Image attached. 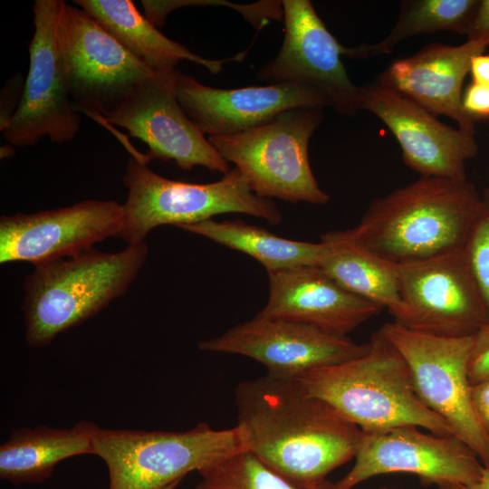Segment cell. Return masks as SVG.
<instances>
[{
  "instance_id": "cell-8",
  "label": "cell",
  "mask_w": 489,
  "mask_h": 489,
  "mask_svg": "<svg viewBox=\"0 0 489 489\" xmlns=\"http://www.w3.org/2000/svg\"><path fill=\"white\" fill-rule=\"evenodd\" d=\"M64 5L62 0H36L33 5L28 73L17 109L1 130L12 146H31L44 137L62 144L80 129L81 115L70 96L62 48Z\"/></svg>"
},
{
  "instance_id": "cell-20",
  "label": "cell",
  "mask_w": 489,
  "mask_h": 489,
  "mask_svg": "<svg viewBox=\"0 0 489 489\" xmlns=\"http://www.w3.org/2000/svg\"><path fill=\"white\" fill-rule=\"evenodd\" d=\"M488 45L467 40L460 45L430 43L415 54L392 62L378 83L412 100L432 114L449 117L457 128L474 133L476 120L463 108V83L474 55Z\"/></svg>"
},
{
  "instance_id": "cell-16",
  "label": "cell",
  "mask_w": 489,
  "mask_h": 489,
  "mask_svg": "<svg viewBox=\"0 0 489 489\" xmlns=\"http://www.w3.org/2000/svg\"><path fill=\"white\" fill-rule=\"evenodd\" d=\"M204 351L231 353L262 363L267 373L295 379L308 371L363 355L368 343L313 326L257 314L222 335L198 343Z\"/></svg>"
},
{
  "instance_id": "cell-2",
  "label": "cell",
  "mask_w": 489,
  "mask_h": 489,
  "mask_svg": "<svg viewBox=\"0 0 489 489\" xmlns=\"http://www.w3.org/2000/svg\"><path fill=\"white\" fill-rule=\"evenodd\" d=\"M480 206L467 178L420 176L373 199L350 231L383 259L416 262L464 248Z\"/></svg>"
},
{
  "instance_id": "cell-36",
  "label": "cell",
  "mask_w": 489,
  "mask_h": 489,
  "mask_svg": "<svg viewBox=\"0 0 489 489\" xmlns=\"http://www.w3.org/2000/svg\"><path fill=\"white\" fill-rule=\"evenodd\" d=\"M379 489H392V488H388V487H380Z\"/></svg>"
},
{
  "instance_id": "cell-17",
  "label": "cell",
  "mask_w": 489,
  "mask_h": 489,
  "mask_svg": "<svg viewBox=\"0 0 489 489\" xmlns=\"http://www.w3.org/2000/svg\"><path fill=\"white\" fill-rule=\"evenodd\" d=\"M360 110L393 133L407 166L424 177L466 178L465 163L478 151L475 134L452 128L401 93L379 83L360 87Z\"/></svg>"
},
{
  "instance_id": "cell-13",
  "label": "cell",
  "mask_w": 489,
  "mask_h": 489,
  "mask_svg": "<svg viewBox=\"0 0 489 489\" xmlns=\"http://www.w3.org/2000/svg\"><path fill=\"white\" fill-rule=\"evenodd\" d=\"M62 38L70 96L80 113L103 116L154 72L79 6L65 3Z\"/></svg>"
},
{
  "instance_id": "cell-11",
  "label": "cell",
  "mask_w": 489,
  "mask_h": 489,
  "mask_svg": "<svg viewBox=\"0 0 489 489\" xmlns=\"http://www.w3.org/2000/svg\"><path fill=\"white\" fill-rule=\"evenodd\" d=\"M397 270L406 305V314L397 323L432 335L463 338L474 336L489 322L464 248L397 264Z\"/></svg>"
},
{
  "instance_id": "cell-1",
  "label": "cell",
  "mask_w": 489,
  "mask_h": 489,
  "mask_svg": "<svg viewBox=\"0 0 489 489\" xmlns=\"http://www.w3.org/2000/svg\"><path fill=\"white\" fill-rule=\"evenodd\" d=\"M235 400L246 450L301 488L322 484L353 459L363 436L359 427L295 379L266 372L241 382Z\"/></svg>"
},
{
  "instance_id": "cell-19",
  "label": "cell",
  "mask_w": 489,
  "mask_h": 489,
  "mask_svg": "<svg viewBox=\"0 0 489 489\" xmlns=\"http://www.w3.org/2000/svg\"><path fill=\"white\" fill-rule=\"evenodd\" d=\"M269 297L258 313L346 336L382 308L344 289L319 266L268 273Z\"/></svg>"
},
{
  "instance_id": "cell-14",
  "label": "cell",
  "mask_w": 489,
  "mask_h": 489,
  "mask_svg": "<svg viewBox=\"0 0 489 489\" xmlns=\"http://www.w3.org/2000/svg\"><path fill=\"white\" fill-rule=\"evenodd\" d=\"M351 469L337 489H352L373 476L408 473L425 485L471 484L484 469L475 453L455 436L425 433L416 426L363 432Z\"/></svg>"
},
{
  "instance_id": "cell-12",
  "label": "cell",
  "mask_w": 489,
  "mask_h": 489,
  "mask_svg": "<svg viewBox=\"0 0 489 489\" xmlns=\"http://www.w3.org/2000/svg\"><path fill=\"white\" fill-rule=\"evenodd\" d=\"M180 72H154L138 84L124 101L102 117L144 142L152 159L173 160L181 169L206 168L224 175L228 162L187 116L176 94Z\"/></svg>"
},
{
  "instance_id": "cell-25",
  "label": "cell",
  "mask_w": 489,
  "mask_h": 489,
  "mask_svg": "<svg viewBox=\"0 0 489 489\" xmlns=\"http://www.w3.org/2000/svg\"><path fill=\"white\" fill-rule=\"evenodd\" d=\"M479 0L403 1L390 33L377 43L369 44L370 56L386 55L402 41L419 34L452 31L467 34Z\"/></svg>"
},
{
  "instance_id": "cell-33",
  "label": "cell",
  "mask_w": 489,
  "mask_h": 489,
  "mask_svg": "<svg viewBox=\"0 0 489 489\" xmlns=\"http://www.w3.org/2000/svg\"><path fill=\"white\" fill-rule=\"evenodd\" d=\"M436 487L437 489H489V469L484 467L481 477L471 484L444 483Z\"/></svg>"
},
{
  "instance_id": "cell-34",
  "label": "cell",
  "mask_w": 489,
  "mask_h": 489,
  "mask_svg": "<svg viewBox=\"0 0 489 489\" xmlns=\"http://www.w3.org/2000/svg\"><path fill=\"white\" fill-rule=\"evenodd\" d=\"M11 151H14L12 145H8L1 148V158H5L12 156Z\"/></svg>"
},
{
  "instance_id": "cell-3",
  "label": "cell",
  "mask_w": 489,
  "mask_h": 489,
  "mask_svg": "<svg viewBox=\"0 0 489 489\" xmlns=\"http://www.w3.org/2000/svg\"><path fill=\"white\" fill-rule=\"evenodd\" d=\"M367 343L363 355L295 379L363 432L416 426L454 436L448 424L420 400L407 361L380 330Z\"/></svg>"
},
{
  "instance_id": "cell-4",
  "label": "cell",
  "mask_w": 489,
  "mask_h": 489,
  "mask_svg": "<svg viewBox=\"0 0 489 489\" xmlns=\"http://www.w3.org/2000/svg\"><path fill=\"white\" fill-rule=\"evenodd\" d=\"M149 254L145 242L115 253L94 248L34 265L25 278L24 335L34 348L48 346L59 334L89 320L123 295Z\"/></svg>"
},
{
  "instance_id": "cell-22",
  "label": "cell",
  "mask_w": 489,
  "mask_h": 489,
  "mask_svg": "<svg viewBox=\"0 0 489 489\" xmlns=\"http://www.w3.org/2000/svg\"><path fill=\"white\" fill-rule=\"evenodd\" d=\"M98 427L81 420L69 428L38 425L14 429L0 446V478L14 485L42 484L62 461L93 455Z\"/></svg>"
},
{
  "instance_id": "cell-31",
  "label": "cell",
  "mask_w": 489,
  "mask_h": 489,
  "mask_svg": "<svg viewBox=\"0 0 489 489\" xmlns=\"http://www.w3.org/2000/svg\"><path fill=\"white\" fill-rule=\"evenodd\" d=\"M472 398L479 421L489 438V380L472 385Z\"/></svg>"
},
{
  "instance_id": "cell-30",
  "label": "cell",
  "mask_w": 489,
  "mask_h": 489,
  "mask_svg": "<svg viewBox=\"0 0 489 489\" xmlns=\"http://www.w3.org/2000/svg\"><path fill=\"white\" fill-rule=\"evenodd\" d=\"M467 40L478 41L489 46V0H481L469 25Z\"/></svg>"
},
{
  "instance_id": "cell-23",
  "label": "cell",
  "mask_w": 489,
  "mask_h": 489,
  "mask_svg": "<svg viewBox=\"0 0 489 489\" xmlns=\"http://www.w3.org/2000/svg\"><path fill=\"white\" fill-rule=\"evenodd\" d=\"M321 242L325 244V253L319 267L330 277L353 294L387 309L394 321L404 318L406 305L397 264L369 251L350 229L327 232Z\"/></svg>"
},
{
  "instance_id": "cell-7",
  "label": "cell",
  "mask_w": 489,
  "mask_h": 489,
  "mask_svg": "<svg viewBox=\"0 0 489 489\" xmlns=\"http://www.w3.org/2000/svg\"><path fill=\"white\" fill-rule=\"evenodd\" d=\"M323 119L322 108L291 109L258 127L207 139L260 197L323 205L330 197L319 187L308 153Z\"/></svg>"
},
{
  "instance_id": "cell-21",
  "label": "cell",
  "mask_w": 489,
  "mask_h": 489,
  "mask_svg": "<svg viewBox=\"0 0 489 489\" xmlns=\"http://www.w3.org/2000/svg\"><path fill=\"white\" fill-rule=\"evenodd\" d=\"M73 3L154 72L177 70L182 60H187L216 74L225 63L242 62L249 50L222 60L206 59L165 36L130 0H76Z\"/></svg>"
},
{
  "instance_id": "cell-26",
  "label": "cell",
  "mask_w": 489,
  "mask_h": 489,
  "mask_svg": "<svg viewBox=\"0 0 489 489\" xmlns=\"http://www.w3.org/2000/svg\"><path fill=\"white\" fill-rule=\"evenodd\" d=\"M195 489H337L324 481L312 488H301L273 471L253 453L244 450L198 472Z\"/></svg>"
},
{
  "instance_id": "cell-24",
  "label": "cell",
  "mask_w": 489,
  "mask_h": 489,
  "mask_svg": "<svg viewBox=\"0 0 489 489\" xmlns=\"http://www.w3.org/2000/svg\"><path fill=\"white\" fill-rule=\"evenodd\" d=\"M179 228L250 255L268 273L299 266H319L325 253L322 242L283 238L237 219H209Z\"/></svg>"
},
{
  "instance_id": "cell-35",
  "label": "cell",
  "mask_w": 489,
  "mask_h": 489,
  "mask_svg": "<svg viewBox=\"0 0 489 489\" xmlns=\"http://www.w3.org/2000/svg\"><path fill=\"white\" fill-rule=\"evenodd\" d=\"M180 481L181 480L173 482V483H171V484H168V485H166V486H164V487H162L160 489H176L177 486L179 484Z\"/></svg>"
},
{
  "instance_id": "cell-32",
  "label": "cell",
  "mask_w": 489,
  "mask_h": 489,
  "mask_svg": "<svg viewBox=\"0 0 489 489\" xmlns=\"http://www.w3.org/2000/svg\"><path fill=\"white\" fill-rule=\"evenodd\" d=\"M469 72L473 82L489 85V54L474 55L471 59Z\"/></svg>"
},
{
  "instance_id": "cell-9",
  "label": "cell",
  "mask_w": 489,
  "mask_h": 489,
  "mask_svg": "<svg viewBox=\"0 0 489 489\" xmlns=\"http://www.w3.org/2000/svg\"><path fill=\"white\" fill-rule=\"evenodd\" d=\"M407 361L420 400L450 427L489 469V438L477 417L468 378L473 337L447 338L395 321L380 329Z\"/></svg>"
},
{
  "instance_id": "cell-28",
  "label": "cell",
  "mask_w": 489,
  "mask_h": 489,
  "mask_svg": "<svg viewBox=\"0 0 489 489\" xmlns=\"http://www.w3.org/2000/svg\"><path fill=\"white\" fill-rule=\"evenodd\" d=\"M468 378L471 385L489 380V322L473 337Z\"/></svg>"
},
{
  "instance_id": "cell-5",
  "label": "cell",
  "mask_w": 489,
  "mask_h": 489,
  "mask_svg": "<svg viewBox=\"0 0 489 489\" xmlns=\"http://www.w3.org/2000/svg\"><path fill=\"white\" fill-rule=\"evenodd\" d=\"M145 155L134 154L126 164L123 184L127 198L118 237L128 244L144 242L154 228L177 227L212 219L225 213H243L271 225L282 221L276 205L255 195L235 167L216 182L194 184L162 177L148 166Z\"/></svg>"
},
{
  "instance_id": "cell-29",
  "label": "cell",
  "mask_w": 489,
  "mask_h": 489,
  "mask_svg": "<svg viewBox=\"0 0 489 489\" xmlns=\"http://www.w3.org/2000/svg\"><path fill=\"white\" fill-rule=\"evenodd\" d=\"M462 103L474 119L489 118V85L472 82L463 92Z\"/></svg>"
},
{
  "instance_id": "cell-18",
  "label": "cell",
  "mask_w": 489,
  "mask_h": 489,
  "mask_svg": "<svg viewBox=\"0 0 489 489\" xmlns=\"http://www.w3.org/2000/svg\"><path fill=\"white\" fill-rule=\"evenodd\" d=\"M176 94L187 116L207 137L258 127L291 109L330 107L319 90L296 82L220 89L180 72Z\"/></svg>"
},
{
  "instance_id": "cell-6",
  "label": "cell",
  "mask_w": 489,
  "mask_h": 489,
  "mask_svg": "<svg viewBox=\"0 0 489 489\" xmlns=\"http://www.w3.org/2000/svg\"><path fill=\"white\" fill-rule=\"evenodd\" d=\"M246 450L237 426L213 429L199 423L186 431L101 428L93 455L105 463L109 489H160Z\"/></svg>"
},
{
  "instance_id": "cell-15",
  "label": "cell",
  "mask_w": 489,
  "mask_h": 489,
  "mask_svg": "<svg viewBox=\"0 0 489 489\" xmlns=\"http://www.w3.org/2000/svg\"><path fill=\"white\" fill-rule=\"evenodd\" d=\"M123 204L87 199L72 206L0 218V262L34 265L77 255L120 235Z\"/></svg>"
},
{
  "instance_id": "cell-10",
  "label": "cell",
  "mask_w": 489,
  "mask_h": 489,
  "mask_svg": "<svg viewBox=\"0 0 489 489\" xmlns=\"http://www.w3.org/2000/svg\"><path fill=\"white\" fill-rule=\"evenodd\" d=\"M282 5L283 42L277 55L259 68L257 79L270 84L296 82L312 86L336 112L354 115L360 110V87L350 80L341 56L368 58L369 44H340L309 0H283Z\"/></svg>"
},
{
  "instance_id": "cell-27",
  "label": "cell",
  "mask_w": 489,
  "mask_h": 489,
  "mask_svg": "<svg viewBox=\"0 0 489 489\" xmlns=\"http://www.w3.org/2000/svg\"><path fill=\"white\" fill-rule=\"evenodd\" d=\"M489 311V187L481 195V206L464 247Z\"/></svg>"
}]
</instances>
